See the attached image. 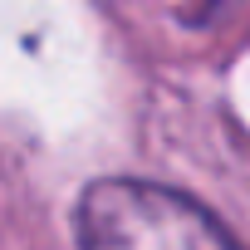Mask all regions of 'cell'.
Returning <instances> with one entry per match:
<instances>
[{
  "label": "cell",
  "mask_w": 250,
  "mask_h": 250,
  "mask_svg": "<svg viewBox=\"0 0 250 250\" xmlns=\"http://www.w3.org/2000/svg\"><path fill=\"white\" fill-rule=\"evenodd\" d=\"M79 250H240L187 191L138 177H98L74 206Z\"/></svg>",
  "instance_id": "1"
}]
</instances>
